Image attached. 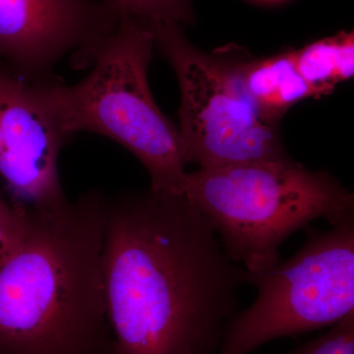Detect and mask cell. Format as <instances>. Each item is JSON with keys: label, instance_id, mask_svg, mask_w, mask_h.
Here are the masks:
<instances>
[{"label": "cell", "instance_id": "cell-5", "mask_svg": "<svg viewBox=\"0 0 354 354\" xmlns=\"http://www.w3.org/2000/svg\"><path fill=\"white\" fill-rule=\"evenodd\" d=\"M257 290L225 328L218 354H249L267 342L334 326L354 312V218L309 230L290 259L265 271L243 269Z\"/></svg>", "mask_w": 354, "mask_h": 354}, {"label": "cell", "instance_id": "cell-7", "mask_svg": "<svg viewBox=\"0 0 354 354\" xmlns=\"http://www.w3.org/2000/svg\"><path fill=\"white\" fill-rule=\"evenodd\" d=\"M118 21L104 0H0V62L29 82L67 57L88 66Z\"/></svg>", "mask_w": 354, "mask_h": 354}, {"label": "cell", "instance_id": "cell-10", "mask_svg": "<svg viewBox=\"0 0 354 354\" xmlns=\"http://www.w3.org/2000/svg\"><path fill=\"white\" fill-rule=\"evenodd\" d=\"M293 53L298 72L316 97L330 95L337 84L353 77V32L319 39Z\"/></svg>", "mask_w": 354, "mask_h": 354}, {"label": "cell", "instance_id": "cell-6", "mask_svg": "<svg viewBox=\"0 0 354 354\" xmlns=\"http://www.w3.org/2000/svg\"><path fill=\"white\" fill-rule=\"evenodd\" d=\"M180 88L179 135L188 162L200 167L290 160L278 124L244 93L227 48L203 53L172 21H144Z\"/></svg>", "mask_w": 354, "mask_h": 354}, {"label": "cell", "instance_id": "cell-8", "mask_svg": "<svg viewBox=\"0 0 354 354\" xmlns=\"http://www.w3.org/2000/svg\"><path fill=\"white\" fill-rule=\"evenodd\" d=\"M70 140L46 106L39 82L24 80L0 62V178L14 202L51 208L68 201L58 158Z\"/></svg>", "mask_w": 354, "mask_h": 354}, {"label": "cell", "instance_id": "cell-3", "mask_svg": "<svg viewBox=\"0 0 354 354\" xmlns=\"http://www.w3.org/2000/svg\"><path fill=\"white\" fill-rule=\"evenodd\" d=\"M155 41L144 21L120 18L95 51L91 73L66 85L39 82L46 106L65 134L91 132L124 147L145 167L151 189L183 195L186 160L178 129L162 113L148 83Z\"/></svg>", "mask_w": 354, "mask_h": 354}, {"label": "cell", "instance_id": "cell-12", "mask_svg": "<svg viewBox=\"0 0 354 354\" xmlns=\"http://www.w3.org/2000/svg\"><path fill=\"white\" fill-rule=\"evenodd\" d=\"M29 225V207L10 204L0 193V270L22 247Z\"/></svg>", "mask_w": 354, "mask_h": 354}, {"label": "cell", "instance_id": "cell-1", "mask_svg": "<svg viewBox=\"0 0 354 354\" xmlns=\"http://www.w3.org/2000/svg\"><path fill=\"white\" fill-rule=\"evenodd\" d=\"M106 354H218L243 269L184 195L104 197Z\"/></svg>", "mask_w": 354, "mask_h": 354}, {"label": "cell", "instance_id": "cell-13", "mask_svg": "<svg viewBox=\"0 0 354 354\" xmlns=\"http://www.w3.org/2000/svg\"><path fill=\"white\" fill-rule=\"evenodd\" d=\"M286 354H354V312L332 326L329 332Z\"/></svg>", "mask_w": 354, "mask_h": 354}, {"label": "cell", "instance_id": "cell-4", "mask_svg": "<svg viewBox=\"0 0 354 354\" xmlns=\"http://www.w3.org/2000/svg\"><path fill=\"white\" fill-rule=\"evenodd\" d=\"M184 196L211 223L223 251L251 272L276 264L279 248L312 221L354 218V196L326 171L291 158L187 172Z\"/></svg>", "mask_w": 354, "mask_h": 354}, {"label": "cell", "instance_id": "cell-11", "mask_svg": "<svg viewBox=\"0 0 354 354\" xmlns=\"http://www.w3.org/2000/svg\"><path fill=\"white\" fill-rule=\"evenodd\" d=\"M118 18H134L190 23L193 13L190 0H104Z\"/></svg>", "mask_w": 354, "mask_h": 354}, {"label": "cell", "instance_id": "cell-9", "mask_svg": "<svg viewBox=\"0 0 354 354\" xmlns=\"http://www.w3.org/2000/svg\"><path fill=\"white\" fill-rule=\"evenodd\" d=\"M227 48L244 93L266 120L278 124L291 106L316 97L298 72L293 50L251 58L236 46Z\"/></svg>", "mask_w": 354, "mask_h": 354}, {"label": "cell", "instance_id": "cell-2", "mask_svg": "<svg viewBox=\"0 0 354 354\" xmlns=\"http://www.w3.org/2000/svg\"><path fill=\"white\" fill-rule=\"evenodd\" d=\"M104 196L30 208L27 237L0 270V354H106Z\"/></svg>", "mask_w": 354, "mask_h": 354}]
</instances>
